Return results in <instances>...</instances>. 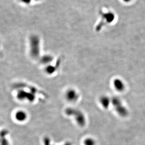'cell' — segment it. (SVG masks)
Here are the masks:
<instances>
[{"instance_id":"4fadbf2b","label":"cell","mask_w":145,"mask_h":145,"mask_svg":"<svg viewBox=\"0 0 145 145\" xmlns=\"http://www.w3.org/2000/svg\"><path fill=\"white\" fill-rule=\"evenodd\" d=\"M31 0H21V1L22 3H26V4H28L31 2Z\"/></svg>"},{"instance_id":"7a4b0ae2","label":"cell","mask_w":145,"mask_h":145,"mask_svg":"<svg viewBox=\"0 0 145 145\" xmlns=\"http://www.w3.org/2000/svg\"><path fill=\"white\" fill-rule=\"evenodd\" d=\"M30 54L33 59H39L40 57V40L36 35L30 38Z\"/></svg>"},{"instance_id":"3957f363","label":"cell","mask_w":145,"mask_h":145,"mask_svg":"<svg viewBox=\"0 0 145 145\" xmlns=\"http://www.w3.org/2000/svg\"><path fill=\"white\" fill-rule=\"evenodd\" d=\"M111 99V104L117 114L121 117H127L128 111L127 108L123 105L121 99L117 97H113Z\"/></svg>"},{"instance_id":"8fae6325","label":"cell","mask_w":145,"mask_h":145,"mask_svg":"<svg viewBox=\"0 0 145 145\" xmlns=\"http://www.w3.org/2000/svg\"><path fill=\"white\" fill-rule=\"evenodd\" d=\"M113 84L115 88L119 91H123L125 89L124 83L119 78H116L114 80Z\"/></svg>"},{"instance_id":"5bb4252c","label":"cell","mask_w":145,"mask_h":145,"mask_svg":"<svg viewBox=\"0 0 145 145\" xmlns=\"http://www.w3.org/2000/svg\"><path fill=\"white\" fill-rule=\"evenodd\" d=\"M124 1V2H126V3H128V2H130L131 0H123Z\"/></svg>"},{"instance_id":"ba28073f","label":"cell","mask_w":145,"mask_h":145,"mask_svg":"<svg viewBox=\"0 0 145 145\" xmlns=\"http://www.w3.org/2000/svg\"><path fill=\"white\" fill-rule=\"evenodd\" d=\"M60 63L61 60L57 62L55 65L50 64L46 66L45 67V72L49 75H52L57 70V68L60 64Z\"/></svg>"},{"instance_id":"8992f818","label":"cell","mask_w":145,"mask_h":145,"mask_svg":"<svg viewBox=\"0 0 145 145\" xmlns=\"http://www.w3.org/2000/svg\"><path fill=\"white\" fill-rule=\"evenodd\" d=\"M102 20H101V23L99 24L98 26H97L98 30L101 28V27L107 23H110L114 20L115 18V15L112 12H107V13H102Z\"/></svg>"},{"instance_id":"30bf717a","label":"cell","mask_w":145,"mask_h":145,"mask_svg":"<svg viewBox=\"0 0 145 145\" xmlns=\"http://www.w3.org/2000/svg\"><path fill=\"white\" fill-rule=\"evenodd\" d=\"M53 60L54 57L51 55L49 54L45 55L41 57V58H40V62L42 64L45 65V66H47L51 64V63L53 61Z\"/></svg>"},{"instance_id":"277c9868","label":"cell","mask_w":145,"mask_h":145,"mask_svg":"<svg viewBox=\"0 0 145 145\" xmlns=\"http://www.w3.org/2000/svg\"><path fill=\"white\" fill-rule=\"evenodd\" d=\"M28 90V91L24 90L23 89H18L17 92V97L19 100L27 101L30 102H33L35 100L36 98V94L29 90Z\"/></svg>"},{"instance_id":"9c48e42d","label":"cell","mask_w":145,"mask_h":145,"mask_svg":"<svg viewBox=\"0 0 145 145\" xmlns=\"http://www.w3.org/2000/svg\"><path fill=\"white\" fill-rule=\"evenodd\" d=\"M100 103L104 109H108L111 104V99L107 96H102L99 99Z\"/></svg>"},{"instance_id":"52a82bcc","label":"cell","mask_w":145,"mask_h":145,"mask_svg":"<svg viewBox=\"0 0 145 145\" xmlns=\"http://www.w3.org/2000/svg\"><path fill=\"white\" fill-rule=\"evenodd\" d=\"M15 119L17 122H26L28 114L26 112L23 110H19L16 112L14 115Z\"/></svg>"},{"instance_id":"6da1fadb","label":"cell","mask_w":145,"mask_h":145,"mask_svg":"<svg viewBox=\"0 0 145 145\" xmlns=\"http://www.w3.org/2000/svg\"><path fill=\"white\" fill-rule=\"evenodd\" d=\"M65 113L68 116L74 117L76 122L79 126L83 127L86 124V117L83 112L74 108H68L65 110Z\"/></svg>"},{"instance_id":"5b68a950","label":"cell","mask_w":145,"mask_h":145,"mask_svg":"<svg viewBox=\"0 0 145 145\" xmlns=\"http://www.w3.org/2000/svg\"><path fill=\"white\" fill-rule=\"evenodd\" d=\"M66 100L70 103H75L78 101L79 98V93L74 89H69L67 90L65 94Z\"/></svg>"},{"instance_id":"7c38bea8","label":"cell","mask_w":145,"mask_h":145,"mask_svg":"<svg viewBox=\"0 0 145 145\" xmlns=\"http://www.w3.org/2000/svg\"><path fill=\"white\" fill-rule=\"evenodd\" d=\"M84 145H95L96 142L94 140L92 137H87L84 140Z\"/></svg>"}]
</instances>
